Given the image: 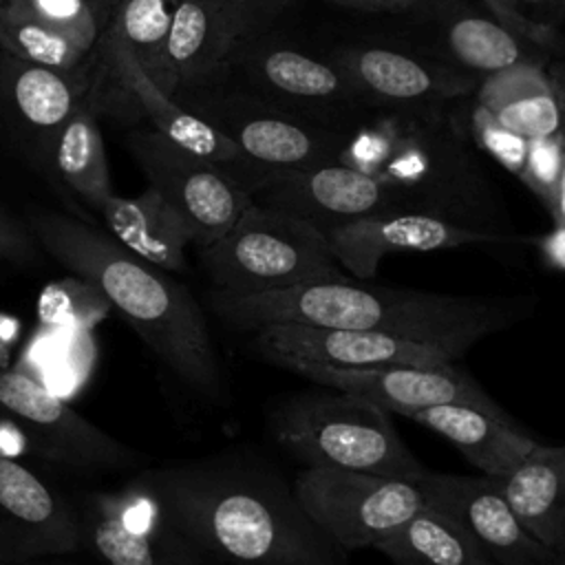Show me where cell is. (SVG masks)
I'll list each match as a JSON object with an SVG mask.
<instances>
[{
    "label": "cell",
    "instance_id": "1",
    "mask_svg": "<svg viewBox=\"0 0 565 565\" xmlns=\"http://www.w3.org/2000/svg\"><path fill=\"white\" fill-rule=\"evenodd\" d=\"M174 523L223 565H349L269 466L218 455L137 477Z\"/></svg>",
    "mask_w": 565,
    "mask_h": 565
},
{
    "label": "cell",
    "instance_id": "2",
    "mask_svg": "<svg viewBox=\"0 0 565 565\" xmlns=\"http://www.w3.org/2000/svg\"><path fill=\"white\" fill-rule=\"evenodd\" d=\"M539 298L459 296L371 285L358 278L316 280L254 296L212 294V309L241 331L267 324L380 331L422 342L459 362L483 338L530 318Z\"/></svg>",
    "mask_w": 565,
    "mask_h": 565
},
{
    "label": "cell",
    "instance_id": "3",
    "mask_svg": "<svg viewBox=\"0 0 565 565\" xmlns=\"http://www.w3.org/2000/svg\"><path fill=\"white\" fill-rule=\"evenodd\" d=\"M26 225L49 256L128 320L168 371L203 397H225V377L207 320L183 285L110 234L73 216L38 212Z\"/></svg>",
    "mask_w": 565,
    "mask_h": 565
},
{
    "label": "cell",
    "instance_id": "4",
    "mask_svg": "<svg viewBox=\"0 0 565 565\" xmlns=\"http://www.w3.org/2000/svg\"><path fill=\"white\" fill-rule=\"evenodd\" d=\"M450 104L382 108L351 132L340 163L388 183L406 212L516 241L505 205Z\"/></svg>",
    "mask_w": 565,
    "mask_h": 565
},
{
    "label": "cell",
    "instance_id": "5",
    "mask_svg": "<svg viewBox=\"0 0 565 565\" xmlns=\"http://www.w3.org/2000/svg\"><path fill=\"white\" fill-rule=\"evenodd\" d=\"M269 428L278 446L305 466L415 483L428 470L402 441L386 408L333 386L318 384L280 399L269 415Z\"/></svg>",
    "mask_w": 565,
    "mask_h": 565
},
{
    "label": "cell",
    "instance_id": "6",
    "mask_svg": "<svg viewBox=\"0 0 565 565\" xmlns=\"http://www.w3.org/2000/svg\"><path fill=\"white\" fill-rule=\"evenodd\" d=\"M199 256L214 291L225 296H254L302 282L349 278L324 232L260 203H252L236 225L199 249Z\"/></svg>",
    "mask_w": 565,
    "mask_h": 565
},
{
    "label": "cell",
    "instance_id": "7",
    "mask_svg": "<svg viewBox=\"0 0 565 565\" xmlns=\"http://www.w3.org/2000/svg\"><path fill=\"white\" fill-rule=\"evenodd\" d=\"M77 516L82 545L104 565H218L137 479L86 494Z\"/></svg>",
    "mask_w": 565,
    "mask_h": 565
},
{
    "label": "cell",
    "instance_id": "8",
    "mask_svg": "<svg viewBox=\"0 0 565 565\" xmlns=\"http://www.w3.org/2000/svg\"><path fill=\"white\" fill-rule=\"evenodd\" d=\"M296 497L313 523L344 552L373 547L426 505L415 481L305 466Z\"/></svg>",
    "mask_w": 565,
    "mask_h": 565
},
{
    "label": "cell",
    "instance_id": "9",
    "mask_svg": "<svg viewBox=\"0 0 565 565\" xmlns=\"http://www.w3.org/2000/svg\"><path fill=\"white\" fill-rule=\"evenodd\" d=\"M137 166L190 227L192 245L203 249L225 236L252 194L214 163L179 148L152 128H139L126 139Z\"/></svg>",
    "mask_w": 565,
    "mask_h": 565
},
{
    "label": "cell",
    "instance_id": "10",
    "mask_svg": "<svg viewBox=\"0 0 565 565\" xmlns=\"http://www.w3.org/2000/svg\"><path fill=\"white\" fill-rule=\"evenodd\" d=\"M104 79L121 93V97L137 110L139 117L152 124V130L163 135L179 148L214 163L236 183H241L249 194H254L265 179L271 174L252 159H247L241 148L205 117L185 106L177 95L159 88L150 75L139 66L128 44L110 29L102 49Z\"/></svg>",
    "mask_w": 565,
    "mask_h": 565
},
{
    "label": "cell",
    "instance_id": "11",
    "mask_svg": "<svg viewBox=\"0 0 565 565\" xmlns=\"http://www.w3.org/2000/svg\"><path fill=\"white\" fill-rule=\"evenodd\" d=\"M0 411L26 441V450L73 470H117L135 463L132 448L110 437L22 371L0 373Z\"/></svg>",
    "mask_w": 565,
    "mask_h": 565
},
{
    "label": "cell",
    "instance_id": "12",
    "mask_svg": "<svg viewBox=\"0 0 565 565\" xmlns=\"http://www.w3.org/2000/svg\"><path fill=\"white\" fill-rule=\"evenodd\" d=\"M294 0H179L168 55L179 93L221 79L236 55Z\"/></svg>",
    "mask_w": 565,
    "mask_h": 565
},
{
    "label": "cell",
    "instance_id": "13",
    "mask_svg": "<svg viewBox=\"0 0 565 565\" xmlns=\"http://www.w3.org/2000/svg\"><path fill=\"white\" fill-rule=\"evenodd\" d=\"M185 104V102H183ZM190 106L260 168L296 170L340 161L351 132L280 110L256 97H196Z\"/></svg>",
    "mask_w": 565,
    "mask_h": 565
},
{
    "label": "cell",
    "instance_id": "14",
    "mask_svg": "<svg viewBox=\"0 0 565 565\" xmlns=\"http://www.w3.org/2000/svg\"><path fill=\"white\" fill-rule=\"evenodd\" d=\"M232 68L243 71L252 97L331 128L347 130L338 124L342 117L375 108L338 64L258 38L236 55Z\"/></svg>",
    "mask_w": 565,
    "mask_h": 565
},
{
    "label": "cell",
    "instance_id": "15",
    "mask_svg": "<svg viewBox=\"0 0 565 565\" xmlns=\"http://www.w3.org/2000/svg\"><path fill=\"white\" fill-rule=\"evenodd\" d=\"M79 547L77 505L26 463L0 455V563L57 558Z\"/></svg>",
    "mask_w": 565,
    "mask_h": 565
},
{
    "label": "cell",
    "instance_id": "16",
    "mask_svg": "<svg viewBox=\"0 0 565 565\" xmlns=\"http://www.w3.org/2000/svg\"><path fill=\"white\" fill-rule=\"evenodd\" d=\"M252 199L305 218L320 232L380 212H406L399 194L388 183L340 161L276 170Z\"/></svg>",
    "mask_w": 565,
    "mask_h": 565
},
{
    "label": "cell",
    "instance_id": "17",
    "mask_svg": "<svg viewBox=\"0 0 565 565\" xmlns=\"http://www.w3.org/2000/svg\"><path fill=\"white\" fill-rule=\"evenodd\" d=\"M424 501L455 521L497 565H543L552 554L521 523L497 477L433 472L417 481Z\"/></svg>",
    "mask_w": 565,
    "mask_h": 565
},
{
    "label": "cell",
    "instance_id": "18",
    "mask_svg": "<svg viewBox=\"0 0 565 565\" xmlns=\"http://www.w3.org/2000/svg\"><path fill=\"white\" fill-rule=\"evenodd\" d=\"M289 371L311 380L313 384L333 386L362 395L391 415L406 417L408 413L437 404H468L492 415L510 417L475 377L463 373L455 362L439 366H362L340 369L324 364H296Z\"/></svg>",
    "mask_w": 565,
    "mask_h": 565
},
{
    "label": "cell",
    "instance_id": "19",
    "mask_svg": "<svg viewBox=\"0 0 565 565\" xmlns=\"http://www.w3.org/2000/svg\"><path fill=\"white\" fill-rule=\"evenodd\" d=\"M331 62L377 110L459 102L472 97L481 79L433 55L393 46H347Z\"/></svg>",
    "mask_w": 565,
    "mask_h": 565
},
{
    "label": "cell",
    "instance_id": "20",
    "mask_svg": "<svg viewBox=\"0 0 565 565\" xmlns=\"http://www.w3.org/2000/svg\"><path fill=\"white\" fill-rule=\"evenodd\" d=\"M258 353L276 366L324 364L340 369L362 366H439L455 362L448 353L380 331L329 329L307 324H267L254 331Z\"/></svg>",
    "mask_w": 565,
    "mask_h": 565
},
{
    "label": "cell",
    "instance_id": "21",
    "mask_svg": "<svg viewBox=\"0 0 565 565\" xmlns=\"http://www.w3.org/2000/svg\"><path fill=\"white\" fill-rule=\"evenodd\" d=\"M324 236L340 267L358 280H371L391 254L512 243L508 236L461 227L422 212H380L333 225Z\"/></svg>",
    "mask_w": 565,
    "mask_h": 565
},
{
    "label": "cell",
    "instance_id": "22",
    "mask_svg": "<svg viewBox=\"0 0 565 565\" xmlns=\"http://www.w3.org/2000/svg\"><path fill=\"white\" fill-rule=\"evenodd\" d=\"M406 15H413L424 35H428L422 53L450 62L477 77L523 62L547 64L552 60L466 0H428Z\"/></svg>",
    "mask_w": 565,
    "mask_h": 565
},
{
    "label": "cell",
    "instance_id": "23",
    "mask_svg": "<svg viewBox=\"0 0 565 565\" xmlns=\"http://www.w3.org/2000/svg\"><path fill=\"white\" fill-rule=\"evenodd\" d=\"M102 75V66L57 71L0 49V117L31 141V159H35L44 139L75 113Z\"/></svg>",
    "mask_w": 565,
    "mask_h": 565
},
{
    "label": "cell",
    "instance_id": "24",
    "mask_svg": "<svg viewBox=\"0 0 565 565\" xmlns=\"http://www.w3.org/2000/svg\"><path fill=\"white\" fill-rule=\"evenodd\" d=\"M102 79L104 75L75 113L44 139L33 159L49 179L64 185L93 210L113 194L99 126V113L104 108Z\"/></svg>",
    "mask_w": 565,
    "mask_h": 565
},
{
    "label": "cell",
    "instance_id": "25",
    "mask_svg": "<svg viewBox=\"0 0 565 565\" xmlns=\"http://www.w3.org/2000/svg\"><path fill=\"white\" fill-rule=\"evenodd\" d=\"M415 424L448 439L481 475H510L536 446L530 435L519 430L512 417L492 415L468 404H437L406 415Z\"/></svg>",
    "mask_w": 565,
    "mask_h": 565
},
{
    "label": "cell",
    "instance_id": "26",
    "mask_svg": "<svg viewBox=\"0 0 565 565\" xmlns=\"http://www.w3.org/2000/svg\"><path fill=\"white\" fill-rule=\"evenodd\" d=\"M95 212L108 234L132 254L163 271L185 269V247L192 245L190 227L157 188L148 185L137 196L113 192Z\"/></svg>",
    "mask_w": 565,
    "mask_h": 565
},
{
    "label": "cell",
    "instance_id": "27",
    "mask_svg": "<svg viewBox=\"0 0 565 565\" xmlns=\"http://www.w3.org/2000/svg\"><path fill=\"white\" fill-rule=\"evenodd\" d=\"M505 499L530 534L554 556L565 552V448L536 446L499 479Z\"/></svg>",
    "mask_w": 565,
    "mask_h": 565
},
{
    "label": "cell",
    "instance_id": "28",
    "mask_svg": "<svg viewBox=\"0 0 565 565\" xmlns=\"http://www.w3.org/2000/svg\"><path fill=\"white\" fill-rule=\"evenodd\" d=\"M494 119L525 139L563 130L561 106L547 64L523 62L479 79L472 95Z\"/></svg>",
    "mask_w": 565,
    "mask_h": 565
},
{
    "label": "cell",
    "instance_id": "29",
    "mask_svg": "<svg viewBox=\"0 0 565 565\" xmlns=\"http://www.w3.org/2000/svg\"><path fill=\"white\" fill-rule=\"evenodd\" d=\"M393 565H488L483 550L433 505L419 508L377 545Z\"/></svg>",
    "mask_w": 565,
    "mask_h": 565
},
{
    "label": "cell",
    "instance_id": "30",
    "mask_svg": "<svg viewBox=\"0 0 565 565\" xmlns=\"http://www.w3.org/2000/svg\"><path fill=\"white\" fill-rule=\"evenodd\" d=\"M0 49L18 60L57 71L102 66V53L88 51L68 33L9 0H0Z\"/></svg>",
    "mask_w": 565,
    "mask_h": 565
},
{
    "label": "cell",
    "instance_id": "31",
    "mask_svg": "<svg viewBox=\"0 0 565 565\" xmlns=\"http://www.w3.org/2000/svg\"><path fill=\"white\" fill-rule=\"evenodd\" d=\"M179 0H124L113 22L139 66L170 95H177L168 42Z\"/></svg>",
    "mask_w": 565,
    "mask_h": 565
},
{
    "label": "cell",
    "instance_id": "32",
    "mask_svg": "<svg viewBox=\"0 0 565 565\" xmlns=\"http://www.w3.org/2000/svg\"><path fill=\"white\" fill-rule=\"evenodd\" d=\"M55 29L68 33L93 53H102L124 0H9Z\"/></svg>",
    "mask_w": 565,
    "mask_h": 565
},
{
    "label": "cell",
    "instance_id": "33",
    "mask_svg": "<svg viewBox=\"0 0 565 565\" xmlns=\"http://www.w3.org/2000/svg\"><path fill=\"white\" fill-rule=\"evenodd\" d=\"M459 119L477 148H481L510 174L523 181L530 139L521 137L519 132L510 130L499 119H494L475 97L472 104L463 113H459Z\"/></svg>",
    "mask_w": 565,
    "mask_h": 565
},
{
    "label": "cell",
    "instance_id": "34",
    "mask_svg": "<svg viewBox=\"0 0 565 565\" xmlns=\"http://www.w3.org/2000/svg\"><path fill=\"white\" fill-rule=\"evenodd\" d=\"M563 163H565V130L530 139L525 177L521 183L545 205V210H550L554 201Z\"/></svg>",
    "mask_w": 565,
    "mask_h": 565
},
{
    "label": "cell",
    "instance_id": "35",
    "mask_svg": "<svg viewBox=\"0 0 565 565\" xmlns=\"http://www.w3.org/2000/svg\"><path fill=\"white\" fill-rule=\"evenodd\" d=\"M486 11L521 40L539 46L550 57H565V33L525 15L521 0H479Z\"/></svg>",
    "mask_w": 565,
    "mask_h": 565
},
{
    "label": "cell",
    "instance_id": "36",
    "mask_svg": "<svg viewBox=\"0 0 565 565\" xmlns=\"http://www.w3.org/2000/svg\"><path fill=\"white\" fill-rule=\"evenodd\" d=\"M38 241L29 225L0 212V260L26 265L38 256Z\"/></svg>",
    "mask_w": 565,
    "mask_h": 565
},
{
    "label": "cell",
    "instance_id": "37",
    "mask_svg": "<svg viewBox=\"0 0 565 565\" xmlns=\"http://www.w3.org/2000/svg\"><path fill=\"white\" fill-rule=\"evenodd\" d=\"M532 241L541 254V260L550 269L565 271V223H554L552 230Z\"/></svg>",
    "mask_w": 565,
    "mask_h": 565
},
{
    "label": "cell",
    "instance_id": "38",
    "mask_svg": "<svg viewBox=\"0 0 565 565\" xmlns=\"http://www.w3.org/2000/svg\"><path fill=\"white\" fill-rule=\"evenodd\" d=\"M329 4L366 13H411L428 0H324Z\"/></svg>",
    "mask_w": 565,
    "mask_h": 565
},
{
    "label": "cell",
    "instance_id": "39",
    "mask_svg": "<svg viewBox=\"0 0 565 565\" xmlns=\"http://www.w3.org/2000/svg\"><path fill=\"white\" fill-rule=\"evenodd\" d=\"M525 15L536 22L558 26L565 20V0H521Z\"/></svg>",
    "mask_w": 565,
    "mask_h": 565
},
{
    "label": "cell",
    "instance_id": "40",
    "mask_svg": "<svg viewBox=\"0 0 565 565\" xmlns=\"http://www.w3.org/2000/svg\"><path fill=\"white\" fill-rule=\"evenodd\" d=\"M547 75L554 86L558 106H561V117H563V130H565V57H552L547 62Z\"/></svg>",
    "mask_w": 565,
    "mask_h": 565
},
{
    "label": "cell",
    "instance_id": "41",
    "mask_svg": "<svg viewBox=\"0 0 565 565\" xmlns=\"http://www.w3.org/2000/svg\"><path fill=\"white\" fill-rule=\"evenodd\" d=\"M547 212H550L554 223H565V163H563V170H561V177H558L554 201H552Z\"/></svg>",
    "mask_w": 565,
    "mask_h": 565
},
{
    "label": "cell",
    "instance_id": "42",
    "mask_svg": "<svg viewBox=\"0 0 565 565\" xmlns=\"http://www.w3.org/2000/svg\"><path fill=\"white\" fill-rule=\"evenodd\" d=\"M0 565H62L55 558H33V561H22V563H0Z\"/></svg>",
    "mask_w": 565,
    "mask_h": 565
},
{
    "label": "cell",
    "instance_id": "43",
    "mask_svg": "<svg viewBox=\"0 0 565 565\" xmlns=\"http://www.w3.org/2000/svg\"><path fill=\"white\" fill-rule=\"evenodd\" d=\"M543 565H565V552H563V554H554V556H550Z\"/></svg>",
    "mask_w": 565,
    "mask_h": 565
},
{
    "label": "cell",
    "instance_id": "44",
    "mask_svg": "<svg viewBox=\"0 0 565 565\" xmlns=\"http://www.w3.org/2000/svg\"><path fill=\"white\" fill-rule=\"evenodd\" d=\"M488 565H497V563H488Z\"/></svg>",
    "mask_w": 565,
    "mask_h": 565
}]
</instances>
